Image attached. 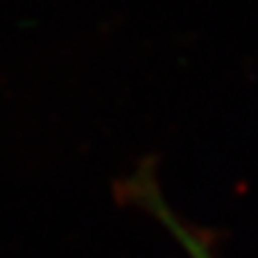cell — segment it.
<instances>
[{
  "instance_id": "1",
  "label": "cell",
  "mask_w": 258,
  "mask_h": 258,
  "mask_svg": "<svg viewBox=\"0 0 258 258\" xmlns=\"http://www.w3.org/2000/svg\"><path fill=\"white\" fill-rule=\"evenodd\" d=\"M132 195L134 200H138L147 211H150L154 218H159V222L177 238V242L183 247V251L188 254V258H215L211 240L206 238V233L197 231L195 227H188L186 222L177 218V215L170 211V206L163 202L161 192L156 190L154 181H152L147 174H138L132 183Z\"/></svg>"
}]
</instances>
